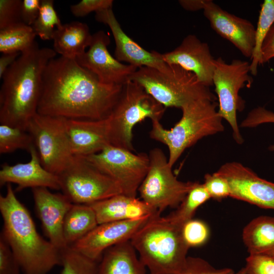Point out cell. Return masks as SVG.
Returning a JSON list of instances; mask_svg holds the SVG:
<instances>
[{"label": "cell", "instance_id": "17", "mask_svg": "<svg viewBox=\"0 0 274 274\" xmlns=\"http://www.w3.org/2000/svg\"><path fill=\"white\" fill-rule=\"evenodd\" d=\"M203 11L214 31L231 42L244 56L252 57L256 28L250 21L228 13L211 0H205Z\"/></svg>", "mask_w": 274, "mask_h": 274}, {"label": "cell", "instance_id": "33", "mask_svg": "<svg viewBox=\"0 0 274 274\" xmlns=\"http://www.w3.org/2000/svg\"><path fill=\"white\" fill-rule=\"evenodd\" d=\"M182 232L183 238L189 248L203 245L209 236L208 226L199 220L191 219L185 223Z\"/></svg>", "mask_w": 274, "mask_h": 274}, {"label": "cell", "instance_id": "7", "mask_svg": "<svg viewBox=\"0 0 274 274\" xmlns=\"http://www.w3.org/2000/svg\"><path fill=\"white\" fill-rule=\"evenodd\" d=\"M165 110V107L142 86L128 81L123 85L119 99L108 117L110 144L134 151V126L147 118L160 121Z\"/></svg>", "mask_w": 274, "mask_h": 274}, {"label": "cell", "instance_id": "43", "mask_svg": "<svg viewBox=\"0 0 274 274\" xmlns=\"http://www.w3.org/2000/svg\"><path fill=\"white\" fill-rule=\"evenodd\" d=\"M20 54V52L3 53L0 57L1 79L6 70L15 62Z\"/></svg>", "mask_w": 274, "mask_h": 274}, {"label": "cell", "instance_id": "13", "mask_svg": "<svg viewBox=\"0 0 274 274\" xmlns=\"http://www.w3.org/2000/svg\"><path fill=\"white\" fill-rule=\"evenodd\" d=\"M110 43L109 35L99 30L92 35L88 50L75 60L94 74L102 83L123 85L129 81L138 68L123 63L112 56L108 49Z\"/></svg>", "mask_w": 274, "mask_h": 274}, {"label": "cell", "instance_id": "32", "mask_svg": "<svg viewBox=\"0 0 274 274\" xmlns=\"http://www.w3.org/2000/svg\"><path fill=\"white\" fill-rule=\"evenodd\" d=\"M98 264L69 247L61 252L60 274H97Z\"/></svg>", "mask_w": 274, "mask_h": 274}, {"label": "cell", "instance_id": "45", "mask_svg": "<svg viewBox=\"0 0 274 274\" xmlns=\"http://www.w3.org/2000/svg\"><path fill=\"white\" fill-rule=\"evenodd\" d=\"M264 254H268L269 255H270V256H272L274 257V249H271V250H270L269 251H268L264 253Z\"/></svg>", "mask_w": 274, "mask_h": 274}, {"label": "cell", "instance_id": "3", "mask_svg": "<svg viewBox=\"0 0 274 274\" xmlns=\"http://www.w3.org/2000/svg\"><path fill=\"white\" fill-rule=\"evenodd\" d=\"M0 195L4 225L1 235L11 248L23 274H47L61 265V252L37 231L26 207L18 199L11 184Z\"/></svg>", "mask_w": 274, "mask_h": 274}, {"label": "cell", "instance_id": "19", "mask_svg": "<svg viewBox=\"0 0 274 274\" xmlns=\"http://www.w3.org/2000/svg\"><path fill=\"white\" fill-rule=\"evenodd\" d=\"M161 56L166 63L179 65L192 73L204 85L209 87L213 85L215 58L208 44L195 35H187L179 46L161 54Z\"/></svg>", "mask_w": 274, "mask_h": 274}, {"label": "cell", "instance_id": "44", "mask_svg": "<svg viewBox=\"0 0 274 274\" xmlns=\"http://www.w3.org/2000/svg\"><path fill=\"white\" fill-rule=\"evenodd\" d=\"M205 0H180L179 3L185 10L197 11L203 10Z\"/></svg>", "mask_w": 274, "mask_h": 274}, {"label": "cell", "instance_id": "22", "mask_svg": "<svg viewBox=\"0 0 274 274\" xmlns=\"http://www.w3.org/2000/svg\"><path fill=\"white\" fill-rule=\"evenodd\" d=\"M89 205L94 211L98 224L139 219L159 213L142 200L123 194L116 195Z\"/></svg>", "mask_w": 274, "mask_h": 274}, {"label": "cell", "instance_id": "24", "mask_svg": "<svg viewBox=\"0 0 274 274\" xmlns=\"http://www.w3.org/2000/svg\"><path fill=\"white\" fill-rule=\"evenodd\" d=\"M92 35L87 24L72 21L56 28L53 40V50L66 58L75 59L89 47Z\"/></svg>", "mask_w": 274, "mask_h": 274}, {"label": "cell", "instance_id": "38", "mask_svg": "<svg viewBox=\"0 0 274 274\" xmlns=\"http://www.w3.org/2000/svg\"><path fill=\"white\" fill-rule=\"evenodd\" d=\"M20 266L11 248L1 235L0 274H19Z\"/></svg>", "mask_w": 274, "mask_h": 274}, {"label": "cell", "instance_id": "41", "mask_svg": "<svg viewBox=\"0 0 274 274\" xmlns=\"http://www.w3.org/2000/svg\"><path fill=\"white\" fill-rule=\"evenodd\" d=\"M40 5V0L22 1L21 17L23 23L32 26L39 15Z\"/></svg>", "mask_w": 274, "mask_h": 274}, {"label": "cell", "instance_id": "16", "mask_svg": "<svg viewBox=\"0 0 274 274\" xmlns=\"http://www.w3.org/2000/svg\"><path fill=\"white\" fill-rule=\"evenodd\" d=\"M95 18L110 28L115 43L114 57L118 61L137 68L148 67L162 72L169 69L170 64L163 60L161 54L145 49L124 31L112 9L96 12Z\"/></svg>", "mask_w": 274, "mask_h": 274}, {"label": "cell", "instance_id": "1", "mask_svg": "<svg viewBox=\"0 0 274 274\" xmlns=\"http://www.w3.org/2000/svg\"><path fill=\"white\" fill-rule=\"evenodd\" d=\"M122 86L102 83L75 59L54 58L43 73L37 113L66 119H105L117 102Z\"/></svg>", "mask_w": 274, "mask_h": 274}, {"label": "cell", "instance_id": "10", "mask_svg": "<svg viewBox=\"0 0 274 274\" xmlns=\"http://www.w3.org/2000/svg\"><path fill=\"white\" fill-rule=\"evenodd\" d=\"M147 173L139 188L142 200L160 213L167 208H178L194 182L178 180L163 152L152 149Z\"/></svg>", "mask_w": 274, "mask_h": 274}, {"label": "cell", "instance_id": "18", "mask_svg": "<svg viewBox=\"0 0 274 274\" xmlns=\"http://www.w3.org/2000/svg\"><path fill=\"white\" fill-rule=\"evenodd\" d=\"M32 189L36 212L44 232L48 241L61 252L69 247L64 240L63 226L73 203L63 193H53L44 187Z\"/></svg>", "mask_w": 274, "mask_h": 274}, {"label": "cell", "instance_id": "31", "mask_svg": "<svg viewBox=\"0 0 274 274\" xmlns=\"http://www.w3.org/2000/svg\"><path fill=\"white\" fill-rule=\"evenodd\" d=\"M62 25L59 17L54 8L53 0L41 1L39 15L32 25L36 34L43 40H53L55 30Z\"/></svg>", "mask_w": 274, "mask_h": 274}, {"label": "cell", "instance_id": "11", "mask_svg": "<svg viewBox=\"0 0 274 274\" xmlns=\"http://www.w3.org/2000/svg\"><path fill=\"white\" fill-rule=\"evenodd\" d=\"M41 162L47 170L58 175L71 163L72 152L65 126V118L38 113L28 123Z\"/></svg>", "mask_w": 274, "mask_h": 274}, {"label": "cell", "instance_id": "30", "mask_svg": "<svg viewBox=\"0 0 274 274\" xmlns=\"http://www.w3.org/2000/svg\"><path fill=\"white\" fill-rule=\"evenodd\" d=\"M34 146L33 138L27 130L1 124V154L11 153L20 149H25L29 152Z\"/></svg>", "mask_w": 274, "mask_h": 274}, {"label": "cell", "instance_id": "29", "mask_svg": "<svg viewBox=\"0 0 274 274\" xmlns=\"http://www.w3.org/2000/svg\"><path fill=\"white\" fill-rule=\"evenodd\" d=\"M274 24V0H264L261 4L255 33V44L250 58V74L256 76L259 65H262L261 46L263 42Z\"/></svg>", "mask_w": 274, "mask_h": 274}, {"label": "cell", "instance_id": "27", "mask_svg": "<svg viewBox=\"0 0 274 274\" xmlns=\"http://www.w3.org/2000/svg\"><path fill=\"white\" fill-rule=\"evenodd\" d=\"M36 36L32 26L23 22L1 29L0 52H24L33 45Z\"/></svg>", "mask_w": 274, "mask_h": 274}, {"label": "cell", "instance_id": "9", "mask_svg": "<svg viewBox=\"0 0 274 274\" xmlns=\"http://www.w3.org/2000/svg\"><path fill=\"white\" fill-rule=\"evenodd\" d=\"M57 176L60 190L73 204H90L122 194L117 182L82 157L74 156Z\"/></svg>", "mask_w": 274, "mask_h": 274}, {"label": "cell", "instance_id": "5", "mask_svg": "<svg viewBox=\"0 0 274 274\" xmlns=\"http://www.w3.org/2000/svg\"><path fill=\"white\" fill-rule=\"evenodd\" d=\"M217 107L218 103L209 99L192 101L181 108V118L170 129L164 128L160 121H152L150 136L167 146L172 167L186 149L204 137L224 130Z\"/></svg>", "mask_w": 274, "mask_h": 274}, {"label": "cell", "instance_id": "37", "mask_svg": "<svg viewBox=\"0 0 274 274\" xmlns=\"http://www.w3.org/2000/svg\"><path fill=\"white\" fill-rule=\"evenodd\" d=\"M230 268H216L208 261L199 257H188L185 268L177 274H234Z\"/></svg>", "mask_w": 274, "mask_h": 274}, {"label": "cell", "instance_id": "15", "mask_svg": "<svg viewBox=\"0 0 274 274\" xmlns=\"http://www.w3.org/2000/svg\"><path fill=\"white\" fill-rule=\"evenodd\" d=\"M151 216L139 219L98 224L90 232L70 247L90 259L99 262L106 250L123 242L130 240Z\"/></svg>", "mask_w": 274, "mask_h": 274}, {"label": "cell", "instance_id": "14", "mask_svg": "<svg viewBox=\"0 0 274 274\" xmlns=\"http://www.w3.org/2000/svg\"><path fill=\"white\" fill-rule=\"evenodd\" d=\"M216 173L228 181L230 197L274 210V183L261 178L251 169L236 161L223 164Z\"/></svg>", "mask_w": 274, "mask_h": 274}, {"label": "cell", "instance_id": "20", "mask_svg": "<svg viewBox=\"0 0 274 274\" xmlns=\"http://www.w3.org/2000/svg\"><path fill=\"white\" fill-rule=\"evenodd\" d=\"M65 126L75 156H88L111 145L108 118L97 120L65 118Z\"/></svg>", "mask_w": 274, "mask_h": 274}, {"label": "cell", "instance_id": "25", "mask_svg": "<svg viewBox=\"0 0 274 274\" xmlns=\"http://www.w3.org/2000/svg\"><path fill=\"white\" fill-rule=\"evenodd\" d=\"M98 225L94 211L90 205L73 204L63 222V236L67 246H72Z\"/></svg>", "mask_w": 274, "mask_h": 274}, {"label": "cell", "instance_id": "26", "mask_svg": "<svg viewBox=\"0 0 274 274\" xmlns=\"http://www.w3.org/2000/svg\"><path fill=\"white\" fill-rule=\"evenodd\" d=\"M242 237L250 254L274 249V217L261 216L254 219L244 228Z\"/></svg>", "mask_w": 274, "mask_h": 274}, {"label": "cell", "instance_id": "35", "mask_svg": "<svg viewBox=\"0 0 274 274\" xmlns=\"http://www.w3.org/2000/svg\"><path fill=\"white\" fill-rule=\"evenodd\" d=\"M21 0H0V30L22 22Z\"/></svg>", "mask_w": 274, "mask_h": 274}, {"label": "cell", "instance_id": "39", "mask_svg": "<svg viewBox=\"0 0 274 274\" xmlns=\"http://www.w3.org/2000/svg\"><path fill=\"white\" fill-rule=\"evenodd\" d=\"M113 0H82L71 5L70 10L76 17H84L89 13L112 9Z\"/></svg>", "mask_w": 274, "mask_h": 274}, {"label": "cell", "instance_id": "12", "mask_svg": "<svg viewBox=\"0 0 274 274\" xmlns=\"http://www.w3.org/2000/svg\"><path fill=\"white\" fill-rule=\"evenodd\" d=\"M84 157L101 173L117 182L122 194L136 197L137 191L149 165V156L112 145L101 151Z\"/></svg>", "mask_w": 274, "mask_h": 274}, {"label": "cell", "instance_id": "34", "mask_svg": "<svg viewBox=\"0 0 274 274\" xmlns=\"http://www.w3.org/2000/svg\"><path fill=\"white\" fill-rule=\"evenodd\" d=\"M246 264L234 274H274V257L264 253L250 254Z\"/></svg>", "mask_w": 274, "mask_h": 274}, {"label": "cell", "instance_id": "8", "mask_svg": "<svg viewBox=\"0 0 274 274\" xmlns=\"http://www.w3.org/2000/svg\"><path fill=\"white\" fill-rule=\"evenodd\" d=\"M249 73L250 63L248 61L234 59L228 63L220 57L215 59L213 83L218 98V112L230 125L233 138L238 144H242L244 139L238 126L236 113L242 112L245 106L239 91L245 86H251L253 79Z\"/></svg>", "mask_w": 274, "mask_h": 274}, {"label": "cell", "instance_id": "36", "mask_svg": "<svg viewBox=\"0 0 274 274\" xmlns=\"http://www.w3.org/2000/svg\"><path fill=\"white\" fill-rule=\"evenodd\" d=\"M203 183L211 198L217 200L230 197V189L227 180L216 172L205 175Z\"/></svg>", "mask_w": 274, "mask_h": 274}, {"label": "cell", "instance_id": "4", "mask_svg": "<svg viewBox=\"0 0 274 274\" xmlns=\"http://www.w3.org/2000/svg\"><path fill=\"white\" fill-rule=\"evenodd\" d=\"M182 229L157 213L131 237V244L150 274H177L185 268L189 247Z\"/></svg>", "mask_w": 274, "mask_h": 274}, {"label": "cell", "instance_id": "23", "mask_svg": "<svg viewBox=\"0 0 274 274\" xmlns=\"http://www.w3.org/2000/svg\"><path fill=\"white\" fill-rule=\"evenodd\" d=\"M97 274H146V267L137 256L129 240L104 252Z\"/></svg>", "mask_w": 274, "mask_h": 274}, {"label": "cell", "instance_id": "40", "mask_svg": "<svg viewBox=\"0 0 274 274\" xmlns=\"http://www.w3.org/2000/svg\"><path fill=\"white\" fill-rule=\"evenodd\" d=\"M274 123V113L264 107H258L252 110L241 123L242 127H255L260 124ZM269 150L274 151V144L269 147Z\"/></svg>", "mask_w": 274, "mask_h": 274}, {"label": "cell", "instance_id": "2", "mask_svg": "<svg viewBox=\"0 0 274 274\" xmlns=\"http://www.w3.org/2000/svg\"><path fill=\"white\" fill-rule=\"evenodd\" d=\"M56 54L52 49L40 48L36 41L6 70L1 78V124L27 130L37 113L44 70Z\"/></svg>", "mask_w": 274, "mask_h": 274}, {"label": "cell", "instance_id": "6", "mask_svg": "<svg viewBox=\"0 0 274 274\" xmlns=\"http://www.w3.org/2000/svg\"><path fill=\"white\" fill-rule=\"evenodd\" d=\"M170 65L166 72L138 68L129 80L142 86L164 107L181 109L192 101L203 98L216 101L217 97L210 87L201 83L194 74L179 65Z\"/></svg>", "mask_w": 274, "mask_h": 274}, {"label": "cell", "instance_id": "21", "mask_svg": "<svg viewBox=\"0 0 274 274\" xmlns=\"http://www.w3.org/2000/svg\"><path fill=\"white\" fill-rule=\"evenodd\" d=\"M30 159L27 163L14 165L5 163L0 170V185H17L16 191L26 188L44 187L60 190L58 176L45 169L42 165L35 146L28 152Z\"/></svg>", "mask_w": 274, "mask_h": 274}, {"label": "cell", "instance_id": "28", "mask_svg": "<svg viewBox=\"0 0 274 274\" xmlns=\"http://www.w3.org/2000/svg\"><path fill=\"white\" fill-rule=\"evenodd\" d=\"M210 198L203 184L195 182L177 209L166 217L173 223L183 227L185 223L192 219L198 207Z\"/></svg>", "mask_w": 274, "mask_h": 274}, {"label": "cell", "instance_id": "42", "mask_svg": "<svg viewBox=\"0 0 274 274\" xmlns=\"http://www.w3.org/2000/svg\"><path fill=\"white\" fill-rule=\"evenodd\" d=\"M261 56L263 64L274 58V24L268 32L262 44Z\"/></svg>", "mask_w": 274, "mask_h": 274}]
</instances>
